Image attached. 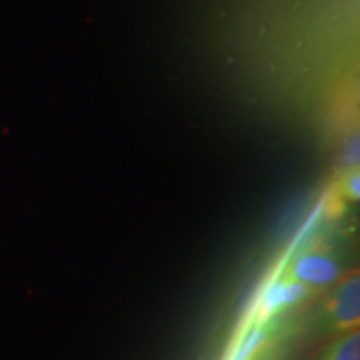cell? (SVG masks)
<instances>
[{"mask_svg": "<svg viewBox=\"0 0 360 360\" xmlns=\"http://www.w3.org/2000/svg\"><path fill=\"white\" fill-rule=\"evenodd\" d=\"M360 323V277L359 269H350L322 304L319 326L326 334L344 335L359 330Z\"/></svg>", "mask_w": 360, "mask_h": 360, "instance_id": "obj_2", "label": "cell"}, {"mask_svg": "<svg viewBox=\"0 0 360 360\" xmlns=\"http://www.w3.org/2000/svg\"><path fill=\"white\" fill-rule=\"evenodd\" d=\"M349 270L340 252L326 240H314L295 252L282 272L315 292L332 287Z\"/></svg>", "mask_w": 360, "mask_h": 360, "instance_id": "obj_1", "label": "cell"}, {"mask_svg": "<svg viewBox=\"0 0 360 360\" xmlns=\"http://www.w3.org/2000/svg\"><path fill=\"white\" fill-rule=\"evenodd\" d=\"M312 294L314 290L309 289L307 285L281 272L269 283V287L260 297L257 307H255L254 322L262 323L270 321V319H276V315L281 314L283 309L304 302Z\"/></svg>", "mask_w": 360, "mask_h": 360, "instance_id": "obj_3", "label": "cell"}, {"mask_svg": "<svg viewBox=\"0 0 360 360\" xmlns=\"http://www.w3.org/2000/svg\"><path fill=\"white\" fill-rule=\"evenodd\" d=\"M319 360H360V334L352 330L339 335Z\"/></svg>", "mask_w": 360, "mask_h": 360, "instance_id": "obj_5", "label": "cell"}, {"mask_svg": "<svg viewBox=\"0 0 360 360\" xmlns=\"http://www.w3.org/2000/svg\"><path fill=\"white\" fill-rule=\"evenodd\" d=\"M274 321L276 319H270L262 323H254L242 337L232 360H262L278 334V327Z\"/></svg>", "mask_w": 360, "mask_h": 360, "instance_id": "obj_4", "label": "cell"}]
</instances>
